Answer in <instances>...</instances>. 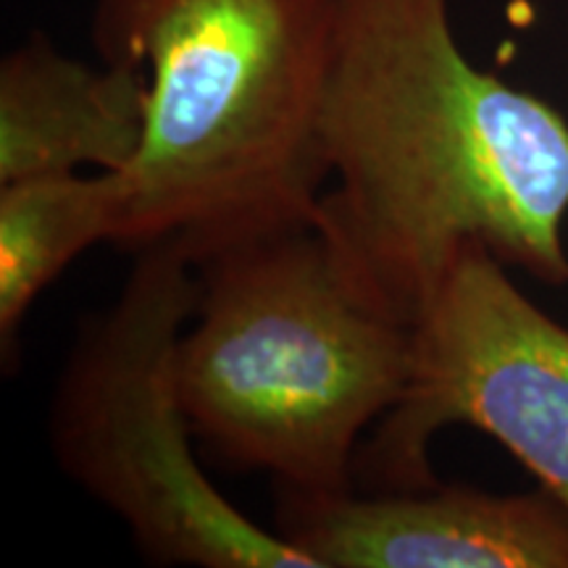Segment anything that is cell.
Instances as JSON below:
<instances>
[{
	"label": "cell",
	"mask_w": 568,
	"mask_h": 568,
	"mask_svg": "<svg viewBox=\"0 0 568 568\" xmlns=\"http://www.w3.org/2000/svg\"><path fill=\"white\" fill-rule=\"evenodd\" d=\"M314 226L345 282L416 326L466 245L568 287V124L474 67L450 0H339Z\"/></svg>",
	"instance_id": "6da1fadb"
},
{
	"label": "cell",
	"mask_w": 568,
	"mask_h": 568,
	"mask_svg": "<svg viewBox=\"0 0 568 568\" xmlns=\"http://www.w3.org/2000/svg\"><path fill=\"white\" fill-rule=\"evenodd\" d=\"M339 0H95L92 45L148 84L111 245L224 247L314 224Z\"/></svg>",
	"instance_id": "7a4b0ae2"
},
{
	"label": "cell",
	"mask_w": 568,
	"mask_h": 568,
	"mask_svg": "<svg viewBox=\"0 0 568 568\" xmlns=\"http://www.w3.org/2000/svg\"><path fill=\"white\" fill-rule=\"evenodd\" d=\"M176 379L195 439L280 489L347 493L358 443L406 395L416 326L368 305L314 224L195 266Z\"/></svg>",
	"instance_id": "3957f363"
},
{
	"label": "cell",
	"mask_w": 568,
	"mask_h": 568,
	"mask_svg": "<svg viewBox=\"0 0 568 568\" xmlns=\"http://www.w3.org/2000/svg\"><path fill=\"white\" fill-rule=\"evenodd\" d=\"M195 303L187 255L172 245L134 251L116 301L80 326L69 351L51 406L53 456L155 566L314 568L203 474L176 379Z\"/></svg>",
	"instance_id": "277c9868"
},
{
	"label": "cell",
	"mask_w": 568,
	"mask_h": 568,
	"mask_svg": "<svg viewBox=\"0 0 568 568\" xmlns=\"http://www.w3.org/2000/svg\"><path fill=\"white\" fill-rule=\"evenodd\" d=\"M487 432L568 510V326L510 282L485 245H466L416 324L406 395L355 456L372 493L437 485L429 445L445 426Z\"/></svg>",
	"instance_id": "5b68a950"
},
{
	"label": "cell",
	"mask_w": 568,
	"mask_h": 568,
	"mask_svg": "<svg viewBox=\"0 0 568 568\" xmlns=\"http://www.w3.org/2000/svg\"><path fill=\"white\" fill-rule=\"evenodd\" d=\"M276 535L314 568H568V510L545 489H280Z\"/></svg>",
	"instance_id": "8992f818"
},
{
	"label": "cell",
	"mask_w": 568,
	"mask_h": 568,
	"mask_svg": "<svg viewBox=\"0 0 568 568\" xmlns=\"http://www.w3.org/2000/svg\"><path fill=\"white\" fill-rule=\"evenodd\" d=\"M138 71L71 59L34 32L0 61V184L80 169L126 172L142 151Z\"/></svg>",
	"instance_id": "52a82bcc"
},
{
	"label": "cell",
	"mask_w": 568,
	"mask_h": 568,
	"mask_svg": "<svg viewBox=\"0 0 568 568\" xmlns=\"http://www.w3.org/2000/svg\"><path fill=\"white\" fill-rule=\"evenodd\" d=\"M122 201L119 172L48 174L0 184V358L6 374L19 366V335L32 305L84 251L111 243Z\"/></svg>",
	"instance_id": "ba28073f"
}]
</instances>
